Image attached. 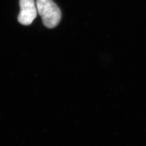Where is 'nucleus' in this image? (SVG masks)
<instances>
[{
    "mask_svg": "<svg viewBox=\"0 0 146 146\" xmlns=\"http://www.w3.org/2000/svg\"><path fill=\"white\" fill-rule=\"evenodd\" d=\"M21 12L18 21L23 25H30L37 15V9L34 0H20Z\"/></svg>",
    "mask_w": 146,
    "mask_h": 146,
    "instance_id": "2",
    "label": "nucleus"
},
{
    "mask_svg": "<svg viewBox=\"0 0 146 146\" xmlns=\"http://www.w3.org/2000/svg\"><path fill=\"white\" fill-rule=\"evenodd\" d=\"M36 5L45 27L53 29L60 23L61 11L52 0H36Z\"/></svg>",
    "mask_w": 146,
    "mask_h": 146,
    "instance_id": "1",
    "label": "nucleus"
}]
</instances>
